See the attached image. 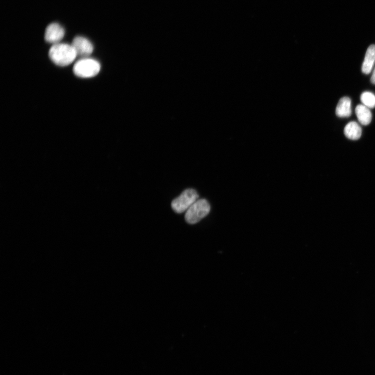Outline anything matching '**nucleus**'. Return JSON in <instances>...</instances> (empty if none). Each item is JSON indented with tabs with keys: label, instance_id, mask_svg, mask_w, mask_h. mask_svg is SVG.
Wrapping results in <instances>:
<instances>
[{
	"label": "nucleus",
	"instance_id": "f257e3e1",
	"mask_svg": "<svg viewBox=\"0 0 375 375\" xmlns=\"http://www.w3.org/2000/svg\"><path fill=\"white\" fill-rule=\"evenodd\" d=\"M49 55L54 64L62 67L69 65L77 57L72 46L66 44L54 45L50 48Z\"/></svg>",
	"mask_w": 375,
	"mask_h": 375
},
{
	"label": "nucleus",
	"instance_id": "f03ea898",
	"mask_svg": "<svg viewBox=\"0 0 375 375\" xmlns=\"http://www.w3.org/2000/svg\"><path fill=\"white\" fill-rule=\"evenodd\" d=\"M100 68V64L96 60L84 58L75 63L73 71L79 78H91L96 76Z\"/></svg>",
	"mask_w": 375,
	"mask_h": 375
},
{
	"label": "nucleus",
	"instance_id": "7ed1b4c3",
	"mask_svg": "<svg viewBox=\"0 0 375 375\" xmlns=\"http://www.w3.org/2000/svg\"><path fill=\"white\" fill-rule=\"evenodd\" d=\"M210 210V205L207 200H198L186 211L185 220L190 224H195L206 217Z\"/></svg>",
	"mask_w": 375,
	"mask_h": 375
},
{
	"label": "nucleus",
	"instance_id": "20e7f679",
	"mask_svg": "<svg viewBox=\"0 0 375 375\" xmlns=\"http://www.w3.org/2000/svg\"><path fill=\"white\" fill-rule=\"evenodd\" d=\"M196 191L187 189L172 202L173 210L177 213H182L189 210L198 199Z\"/></svg>",
	"mask_w": 375,
	"mask_h": 375
},
{
	"label": "nucleus",
	"instance_id": "39448f33",
	"mask_svg": "<svg viewBox=\"0 0 375 375\" xmlns=\"http://www.w3.org/2000/svg\"><path fill=\"white\" fill-rule=\"evenodd\" d=\"M71 46L76 52L77 56L87 58L93 51V46L91 42L83 36H77L73 39Z\"/></svg>",
	"mask_w": 375,
	"mask_h": 375
},
{
	"label": "nucleus",
	"instance_id": "423d86ee",
	"mask_svg": "<svg viewBox=\"0 0 375 375\" xmlns=\"http://www.w3.org/2000/svg\"><path fill=\"white\" fill-rule=\"evenodd\" d=\"M65 34L64 28L58 23L50 24L47 28L45 39L47 42L54 45L59 44Z\"/></svg>",
	"mask_w": 375,
	"mask_h": 375
},
{
	"label": "nucleus",
	"instance_id": "0eeeda50",
	"mask_svg": "<svg viewBox=\"0 0 375 375\" xmlns=\"http://www.w3.org/2000/svg\"><path fill=\"white\" fill-rule=\"evenodd\" d=\"M335 114L341 118H349L351 116V100L347 97L341 99L335 109Z\"/></svg>",
	"mask_w": 375,
	"mask_h": 375
},
{
	"label": "nucleus",
	"instance_id": "6e6552de",
	"mask_svg": "<svg viewBox=\"0 0 375 375\" xmlns=\"http://www.w3.org/2000/svg\"><path fill=\"white\" fill-rule=\"evenodd\" d=\"M375 62V45H370L367 49L362 67V72L366 74L370 73Z\"/></svg>",
	"mask_w": 375,
	"mask_h": 375
},
{
	"label": "nucleus",
	"instance_id": "1a4fd4ad",
	"mask_svg": "<svg viewBox=\"0 0 375 375\" xmlns=\"http://www.w3.org/2000/svg\"><path fill=\"white\" fill-rule=\"evenodd\" d=\"M355 114L359 122L362 125H369L372 120V114L370 108L363 104H359L355 108Z\"/></svg>",
	"mask_w": 375,
	"mask_h": 375
},
{
	"label": "nucleus",
	"instance_id": "9d476101",
	"mask_svg": "<svg viewBox=\"0 0 375 375\" xmlns=\"http://www.w3.org/2000/svg\"><path fill=\"white\" fill-rule=\"evenodd\" d=\"M345 136L349 139L357 140L359 139L362 134L361 126L355 122L349 123L344 129Z\"/></svg>",
	"mask_w": 375,
	"mask_h": 375
},
{
	"label": "nucleus",
	"instance_id": "9b49d317",
	"mask_svg": "<svg viewBox=\"0 0 375 375\" xmlns=\"http://www.w3.org/2000/svg\"><path fill=\"white\" fill-rule=\"evenodd\" d=\"M362 103L369 108L375 107V95L368 91L363 92L360 97Z\"/></svg>",
	"mask_w": 375,
	"mask_h": 375
},
{
	"label": "nucleus",
	"instance_id": "f8f14e48",
	"mask_svg": "<svg viewBox=\"0 0 375 375\" xmlns=\"http://www.w3.org/2000/svg\"><path fill=\"white\" fill-rule=\"evenodd\" d=\"M370 81L372 84L375 85V68L373 71Z\"/></svg>",
	"mask_w": 375,
	"mask_h": 375
}]
</instances>
